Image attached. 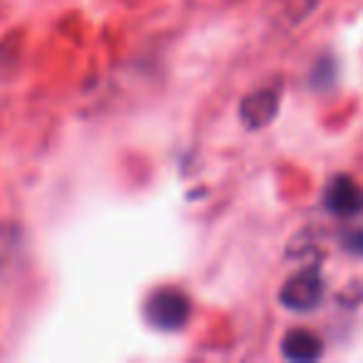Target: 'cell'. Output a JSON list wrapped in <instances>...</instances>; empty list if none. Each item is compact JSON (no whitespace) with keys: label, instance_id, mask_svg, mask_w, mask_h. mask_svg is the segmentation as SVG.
<instances>
[{"label":"cell","instance_id":"6da1fadb","mask_svg":"<svg viewBox=\"0 0 363 363\" xmlns=\"http://www.w3.org/2000/svg\"><path fill=\"white\" fill-rule=\"evenodd\" d=\"M145 318L157 331H179L192 318V301L174 286L157 289L145 301Z\"/></svg>","mask_w":363,"mask_h":363},{"label":"cell","instance_id":"7a4b0ae2","mask_svg":"<svg viewBox=\"0 0 363 363\" xmlns=\"http://www.w3.org/2000/svg\"><path fill=\"white\" fill-rule=\"evenodd\" d=\"M323 296V277L318 267H303L284 284L279 301L289 308V311H313L321 303Z\"/></svg>","mask_w":363,"mask_h":363},{"label":"cell","instance_id":"3957f363","mask_svg":"<svg viewBox=\"0 0 363 363\" xmlns=\"http://www.w3.org/2000/svg\"><path fill=\"white\" fill-rule=\"evenodd\" d=\"M323 207L336 217H353L363 212V189L353 177L338 174L323 189Z\"/></svg>","mask_w":363,"mask_h":363},{"label":"cell","instance_id":"277c9868","mask_svg":"<svg viewBox=\"0 0 363 363\" xmlns=\"http://www.w3.org/2000/svg\"><path fill=\"white\" fill-rule=\"evenodd\" d=\"M279 115V87H262L249 92L239 105V120L247 130H262Z\"/></svg>","mask_w":363,"mask_h":363},{"label":"cell","instance_id":"5b68a950","mask_svg":"<svg viewBox=\"0 0 363 363\" xmlns=\"http://www.w3.org/2000/svg\"><path fill=\"white\" fill-rule=\"evenodd\" d=\"M318 0H267V18L277 28H296L316 11Z\"/></svg>","mask_w":363,"mask_h":363},{"label":"cell","instance_id":"8992f818","mask_svg":"<svg viewBox=\"0 0 363 363\" xmlns=\"http://www.w3.org/2000/svg\"><path fill=\"white\" fill-rule=\"evenodd\" d=\"M281 351L289 361H298V363H308L316 361L323 353V343L316 333L306 331V328H294L284 336L281 341Z\"/></svg>","mask_w":363,"mask_h":363},{"label":"cell","instance_id":"52a82bcc","mask_svg":"<svg viewBox=\"0 0 363 363\" xmlns=\"http://www.w3.org/2000/svg\"><path fill=\"white\" fill-rule=\"evenodd\" d=\"M333 80H336V62H333V57H323V60H318L311 82L316 87H328V85H333Z\"/></svg>","mask_w":363,"mask_h":363},{"label":"cell","instance_id":"ba28073f","mask_svg":"<svg viewBox=\"0 0 363 363\" xmlns=\"http://www.w3.org/2000/svg\"><path fill=\"white\" fill-rule=\"evenodd\" d=\"M343 244H346L348 252L363 257V229H353V232H348L346 239H343Z\"/></svg>","mask_w":363,"mask_h":363}]
</instances>
